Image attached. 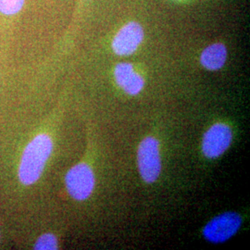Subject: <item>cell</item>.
Wrapping results in <instances>:
<instances>
[{"label":"cell","instance_id":"cell-1","mask_svg":"<svg viewBox=\"0 0 250 250\" xmlns=\"http://www.w3.org/2000/svg\"><path fill=\"white\" fill-rule=\"evenodd\" d=\"M53 150L52 139L39 134L27 145L19 167V178L24 186H31L40 178Z\"/></svg>","mask_w":250,"mask_h":250},{"label":"cell","instance_id":"cell-2","mask_svg":"<svg viewBox=\"0 0 250 250\" xmlns=\"http://www.w3.org/2000/svg\"><path fill=\"white\" fill-rule=\"evenodd\" d=\"M137 163L141 178L147 184L156 182L161 172V151L159 141L147 136L139 145Z\"/></svg>","mask_w":250,"mask_h":250},{"label":"cell","instance_id":"cell-3","mask_svg":"<svg viewBox=\"0 0 250 250\" xmlns=\"http://www.w3.org/2000/svg\"><path fill=\"white\" fill-rule=\"evenodd\" d=\"M241 225L242 218L238 213L224 212L206 224L203 228V236L206 240L213 244L224 243L239 231Z\"/></svg>","mask_w":250,"mask_h":250},{"label":"cell","instance_id":"cell-4","mask_svg":"<svg viewBox=\"0 0 250 250\" xmlns=\"http://www.w3.org/2000/svg\"><path fill=\"white\" fill-rule=\"evenodd\" d=\"M65 183L72 198L78 201L87 199L95 188V174L89 165L79 163L68 171Z\"/></svg>","mask_w":250,"mask_h":250},{"label":"cell","instance_id":"cell-5","mask_svg":"<svg viewBox=\"0 0 250 250\" xmlns=\"http://www.w3.org/2000/svg\"><path fill=\"white\" fill-rule=\"evenodd\" d=\"M232 140L231 128L224 124H215L202 139V152L208 159H217L226 151Z\"/></svg>","mask_w":250,"mask_h":250},{"label":"cell","instance_id":"cell-6","mask_svg":"<svg viewBox=\"0 0 250 250\" xmlns=\"http://www.w3.org/2000/svg\"><path fill=\"white\" fill-rule=\"evenodd\" d=\"M144 39V30L137 22L123 27L112 41V48L119 56H129L136 51Z\"/></svg>","mask_w":250,"mask_h":250},{"label":"cell","instance_id":"cell-7","mask_svg":"<svg viewBox=\"0 0 250 250\" xmlns=\"http://www.w3.org/2000/svg\"><path fill=\"white\" fill-rule=\"evenodd\" d=\"M114 76L118 85L130 96L138 95L145 85V81L141 75L134 72L131 63H119L114 71Z\"/></svg>","mask_w":250,"mask_h":250},{"label":"cell","instance_id":"cell-8","mask_svg":"<svg viewBox=\"0 0 250 250\" xmlns=\"http://www.w3.org/2000/svg\"><path fill=\"white\" fill-rule=\"evenodd\" d=\"M227 58L225 45L216 43L208 45L201 54L200 62L203 67L209 71H217L224 67Z\"/></svg>","mask_w":250,"mask_h":250},{"label":"cell","instance_id":"cell-9","mask_svg":"<svg viewBox=\"0 0 250 250\" xmlns=\"http://www.w3.org/2000/svg\"><path fill=\"white\" fill-rule=\"evenodd\" d=\"M25 0H0V14L13 17L22 10Z\"/></svg>","mask_w":250,"mask_h":250},{"label":"cell","instance_id":"cell-10","mask_svg":"<svg viewBox=\"0 0 250 250\" xmlns=\"http://www.w3.org/2000/svg\"><path fill=\"white\" fill-rule=\"evenodd\" d=\"M59 243L57 237L52 233H45L41 235L35 245V250H55L58 249Z\"/></svg>","mask_w":250,"mask_h":250}]
</instances>
